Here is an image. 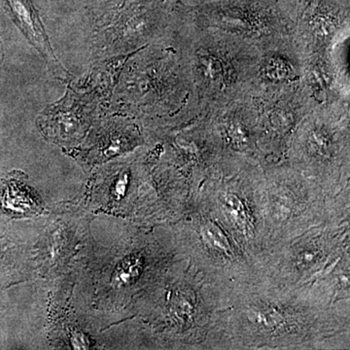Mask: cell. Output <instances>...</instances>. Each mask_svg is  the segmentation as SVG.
Instances as JSON below:
<instances>
[{"label": "cell", "instance_id": "cell-10", "mask_svg": "<svg viewBox=\"0 0 350 350\" xmlns=\"http://www.w3.org/2000/svg\"><path fill=\"white\" fill-rule=\"evenodd\" d=\"M349 36L330 49L306 55L301 85L314 107L349 103Z\"/></svg>", "mask_w": 350, "mask_h": 350}, {"label": "cell", "instance_id": "cell-18", "mask_svg": "<svg viewBox=\"0 0 350 350\" xmlns=\"http://www.w3.org/2000/svg\"><path fill=\"white\" fill-rule=\"evenodd\" d=\"M2 57H3V54H2L1 46H0V63H1Z\"/></svg>", "mask_w": 350, "mask_h": 350}, {"label": "cell", "instance_id": "cell-8", "mask_svg": "<svg viewBox=\"0 0 350 350\" xmlns=\"http://www.w3.org/2000/svg\"><path fill=\"white\" fill-rule=\"evenodd\" d=\"M177 5L191 22L234 34L250 42L291 36L292 20L273 0H214L198 5Z\"/></svg>", "mask_w": 350, "mask_h": 350}, {"label": "cell", "instance_id": "cell-14", "mask_svg": "<svg viewBox=\"0 0 350 350\" xmlns=\"http://www.w3.org/2000/svg\"><path fill=\"white\" fill-rule=\"evenodd\" d=\"M0 5L3 7L16 27L24 34L27 42L43 57L52 75L61 81L70 82L72 75L55 56L49 38L31 0H0Z\"/></svg>", "mask_w": 350, "mask_h": 350}, {"label": "cell", "instance_id": "cell-7", "mask_svg": "<svg viewBox=\"0 0 350 350\" xmlns=\"http://www.w3.org/2000/svg\"><path fill=\"white\" fill-rule=\"evenodd\" d=\"M165 0H113L93 16V50L96 56L131 54L163 38L170 14Z\"/></svg>", "mask_w": 350, "mask_h": 350}, {"label": "cell", "instance_id": "cell-4", "mask_svg": "<svg viewBox=\"0 0 350 350\" xmlns=\"http://www.w3.org/2000/svg\"><path fill=\"white\" fill-rule=\"evenodd\" d=\"M172 43L149 44L135 54L122 82L126 113L156 126L200 114L194 85L180 51Z\"/></svg>", "mask_w": 350, "mask_h": 350}, {"label": "cell", "instance_id": "cell-6", "mask_svg": "<svg viewBox=\"0 0 350 350\" xmlns=\"http://www.w3.org/2000/svg\"><path fill=\"white\" fill-rule=\"evenodd\" d=\"M264 170L266 224L271 253L330 217L323 213V197L330 196L310 177L287 161L267 165Z\"/></svg>", "mask_w": 350, "mask_h": 350}, {"label": "cell", "instance_id": "cell-9", "mask_svg": "<svg viewBox=\"0 0 350 350\" xmlns=\"http://www.w3.org/2000/svg\"><path fill=\"white\" fill-rule=\"evenodd\" d=\"M251 96L256 107L262 167L286 161L288 147L297 126L314 105L301 82L278 91Z\"/></svg>", "mask_w": 350, "mask_h": 350}, {"label": "cell", "instance_id": "cell-15", "mask_svg": "<svg viewBox=\"0 0 350 350\" xmlns=\"http://www.w3.org/2000/svg\"><path fill=\"white\" fill-rule=\"evenodd\" d=\"M96 101L92 96H80L68 89L66 96L44 110L39 116V126L52 133L57 131L64 139L82 137L92 121Z\"/></svg>", "mask_w": 350, "mask_h": 350}, {"label": "cell", "instance_id": "cell-17", "mask_svg": "<svg viewBox=\"0 0 350 350\" xmlns=\"http://www.w3.org/2000/svg\"><path fill=\"white\" fill-rule=\"evenodd\" d=\"M144 269V260L140 256H131L125 260L117 271L116 280L120 284H131L139 278Z\"/></svg>", "mask_w": 350, "mask_h": 350}, {"label": "cell", "instance_id": "cell-5", "mask_svg": "<svg viewBox=\"0 0 350 350\" xmlns=\"http://www.w3.org/2000/svg\"><path fill=\"white\" fill-rule=\"evenodd\" d=\"M349 103L315 107L297 126L286 161L330 196L349 185Z\"/></svg>", "mask_w": 350, "mask_h": 350}, {"label": "cell", "instance_id": "cell-16", "mask_svg": "<svg viewBox=\"0 0 350 350\" xmlns=\"http://www.w3.org/2000/svg\"><path fill=\"white\" fill-rule=\"evenodd\" d=\"M0 206L11 215H29L38 211L31 191L19 179L8 178L0 186Z\"/></svg>", "mask_w": 350, "mask_h": 350}, {"label": "cell", "instance_id": "cell-2", "mask_svg": "<svg viewBox=\"0 0 350 350\" xmlns=\"http://www.w3.org/2000/svg\"><path fill=\"white\" fill-rule=\"evenodd\" d=\"M261 165L223 154L197 187V207L213 219L265 275L271 247Z\"/></svg>", "mask_w": 350, "mask_h": 350}, {"label": "cell", "instance_id": "cell-3", "mask_svg": "<svg viewBox=\"0 0 350 350\" xmlns=\"http://www.w3.org/2000/svg\"><path fill=\"white\" fill-rule=\"evenodd\" d=\"M170 29L187 66L200 111H211L250 93L256 44L195 25L177 3L170 12Z\"/></svg>", "mask_w": 350, "mask_h": 350}, {"label": "cell", "instance_id": "cell-12", "mask_svg": "<svg viewBox=\"0 0 350 350\" xmlns=\"http://www.w3.org/2000/svg\"><path fill=\"white\" fill-rule=\"evenodd\" d=\"M206 113L224 153L243 157L262 165L256 107L250 93Z\"/></svg>", "mask_w": 350, "mask_h": 350}, {"label": "cell", "instance_id": "cell-13", "mask_svg": "<svg viewBox=\"0 0 350 350\" xmlns=\"http://www.w3.org/2000/svg\"><path fill=\"white\" fill-rule=\"evenodd\" d=\"M255 44L258 59L251 94L275 92L301 82L305 55L293 36L266 39Z\"/></svg>", "mask_w": 350, "mask_h": 350}, {"label": "cell", "instance_id": "cell-1", "mask_svg": "<svg viewBox=\"0 0 350 350\" xmlns=\"http://www.w3.org/2000/svg\"><path fill=\"white\" fill-rule=\"evenodd\" d=\"M231 317L217 315L215 330L243 347H286L308 345L333 336L338 314L331 315L306 297L264 278L232 295Z\"/></svg>", "mask_w": 350, "mask_h": 350}, {"label": "cell", "instance_id": "cell-11", "mask_svg": "<svg viewBox=\"0 0 350 350\" xmlns=\"http://www.w3.org/2000/svg\"><path fill=\"white\" fill-rule=\"evenodd\" d=\"M293 38L304 55L330 49L349 36V10L338 0H299Z\"/></svg>", "mask_w": 350, "mask_h": 350}]
</instances>
